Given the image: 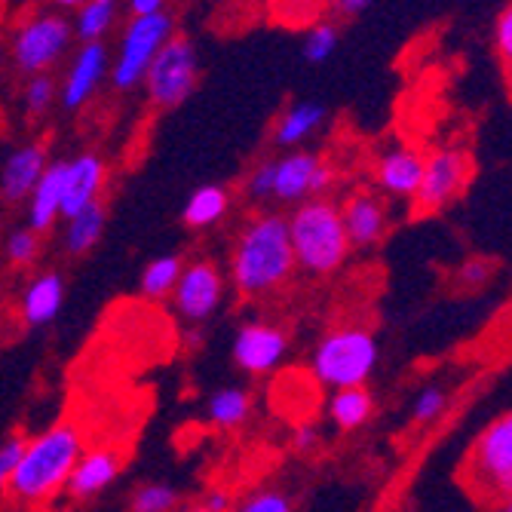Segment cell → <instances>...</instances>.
I'll return each mask as SVG.
<instances>
[{"mask_svg":"<svg viewBox=\"0 0 512 512\" xmlns=\"http://www.w3.org/2000/svg\"><path fill=\"white\" fill-rule=\"evenodd\" d=\"M62 175H65V160H56L43 169L40 181L34 184L28 203V230L31 234H46L56 218H62Z\"/></svg>","mask_w":512,"mask_h":512,"instance_id":"20","label":"cell"},{"mask_svg":"<svg viewBox=\"0 0 512 512\" xmlns=\"http://www.w3.org/2000/svg\"><path fill=\"white\" fill-rule=\"evenodd\" d=\"M289 227L279 212L252 215L230 252V279L243 298H264L283 289L295 273Z\"/></svg>","mask_w":512,"mask_h":512,"instance_id":"1","label":"cell"},{"mask_svg":"<svg viewBox=\"0 0 512 512\" xmlns=\"http://www.w3.org/2000/svg\"><path fill=\"white\" fill-rule=\"evenodd\" d=\"M56 102V80L53 74H34L25 83V111L28 114H43L50 111V105Z\"/></svg>","mask_w":512,"mask_h":512,"instance_id":"32","label":"cell"},{"mask_svg":"<svg viewBox=\"0 0 512 512\" xmlns=\"http://www.w3.org/2000/svg\"><path fill=\"white\" fill-rule=\"evenodd\" d=\"M46 166H50V157H46L43 145L31 142L16 148L0 166V197H4V203H25Z\"/></svg>","mask_w":512,"mask_h":512,"instance_id":"18","label":"cell"},{"mask_svg":"<svg viewBox=\"0 0 512 512\" xmlns=\"http://www.w3.org/2000/svg\"><path fill=\"white\" fill-rule=\"evenodd\" d=\"M252 393L249 390H240V387H224L218 393L209 396V405H206V414L209 421L221 430H237L243 427L249 417H252Z\"/></svg>","mask_w":512,"mask_h":512,"instance_id":"26","label":"cell"},{"mask_svg":"<svg viewBox=\"0 0 512 512\" xmlns=\"http://www.w3.org/2000/svg\"><path fill=\"white\" fill-rule=\"evenodd\" d=\"M270 191H273V160H264L246 178V197L249 200H270Z\"/></svg>","mask_w":512,"mask_h":512,"instance_id":"36","label":"cell"},{"mask_svg":"<svg viewBox=\"0 0 512 512\" xmlns=\"http://www.w3.org/2000/svg\"><path fill=\"white\" fill-rule=\"evenodd\" d=\"M181 267H184V258L175 255V252H172V255L154 258V261L145 267V273H142V295H145V298H154V301L169 298L172 289H175V283H178Z\"/></svg>","mask_w":512,"mask_h":512,"instance_id":"27","label":"cell"},{"mask_svg":"<svg viewBox=\"0 0 512 512\" xmlns=\"http://www.w3.org/2000/svg\"><path fill=\"white\" fill-rule=\"evenodd\" d=\"M463 276H467V283L479 286V283H485L488 270H482V261H470V264H467V270H463Z\"/></svg>","mask_w":512,"mask_h":512,"instance_id":"40","label":"cell"},{"mask_svg":"<svg viewBox=\"0 0 512 512\" xmlns=\"http://www.w3.org/2000/svg\"><path fill=\"white\" fill-rule=\"evenodd\" d=\"M230 512H295V503L286 491L279 488H261L246 494Z\"/></svg>","mask_w":512,"mask_h":512,"instance_id":"30","label":"cell"},{"mask_svg":"<svg viewBox=\"0 0 512 512\" xmlns=\"http://www.w3.org/2000/svg\"><path fill=\"white\" fill-rule=\"evenodd\" d=\"M371 414H375V396L368 387H350V390H335L329 399V417L332 424L344 433L362 430Z\"/></svg>","mask_w":512,"mask_h":512,"instance_id":"22","label":"cell"},{"mask_svg":"<svg viewBox=\"0 0 512 512\" xmlns=\"http://www.w3.org/2000/svg\"><path fill=\"white\" fill-rule=\"evenodd\" d=\"M102 234H105V203H96V206L83 209L80 215L68 218L62 246L71 258H80L99 246Z\"/></svg>","mask_w":512,"mask_h":512,"instance_id":"24","label":"cell"},{"mask_svg":"<svg viewBox=\"0 0 512 512\" xmlns=\"http://www.w3.org/2000/svg\"><path fill=\"white\" fill-rule=\"evenodd\" d=\"M4 252H7V261L13 267H28L40 255V237L31 234L28 227H19V230H13V234L7 237V249Z\"/></svg>","mask_w":512,"mask_h":512,"instance_id":"33","label":"cell"},{"mask_svg":"<svg viewBox=\"0 0 512 512\" xmlns=\"http://www.w3.org/2000/svg\"><path fill=\"white\" fill-rule=\"evenodd\" d=\"M335 169L325 163L319 154L310 151H292L273 160V191L270 200L276 203H304L316 200L332 188Z\"/></svg>","mask_w":512,"mask_h":512,"instance_id":"10","label":"cell"},{"mask_svg":"<svg viewBox=\"0 0 512 512\" xmlns=\"http://www.w3.org/2000/svg\"><path fill=\"white\" fill-rule=\"evenodd\" d=\"M494 50L500 53L503 71H509L512 65V10L503 7L500 16L494 19Z\"/></svg>","mask_w":512,"mask_h":512,"instance_id":"35","label":"cell"},{"mask_svg":"<svg viewBox=\"0 0 512 512\" xmlns=\"http://www.w3.org/2000/svg\"><path fill=\"white\" fill-rule=\"evenodd\" d=\"M108 181V163L99 154H77L65 160V175H62V218H74L83 209L102 203V191Z\"/></svg>","mask_w":512,"mask_h":512,"instance_id":"13","label":"cell"},{"mask_svg":"<svg viewBox=\"0 0 512 512\" xmlns=\"http://www.w3.org/2000/svg\"><path fill=\"white\" fill-rule=\"evenodd\" d=\"M117 13H120L117 0H86V4H77V13L71 16V31L83 43H102L114 28Z\"/></svg>","mask_w":512,"mask_h":512,"instance_id":"25","label":"cell"},{"mask_svg":"<svg viewBox=\"0 0 512 512\" xmlns=\"http://www.w3.org/2000/svg\"><path fill=\"white\" fill-rule=\"evenodd\" d=\"M83 451V433L68 421H59L40 436L28 439L22 460L16 463V473L10 479L7 497L25 506L53 500L59 491H65V482Z\"/></svg>","mask_w":512,"mask_h":512,"instance_id":"2","label":"cell"},{"mask_svg":"<svg viewBox=\"0 0 512 512\" xmlns=\"http://www.w3.org/2000/svg\"><path fill=\"white\" fill-rule=\"evenodd\" d=\"M365 10H368V0H344V4H338L341 16H356V13H365Z\"/></svg>","mask_w":512,"mask_h":512,"instance_id":"41","label":"cell"},{"mask_svg":"<svg viewBox=\"0 0 512 512\" xmlns=\"http://www.w3.org/2000/svg\"><path fill=\"white\" fill-rule=\"evenodd\" d=\"M178 491L166 482H148L132 491L129 512H175L178 509Z\"/></svg>","mask_w":512,"mask_h":512,"instance_id":"28","label":"cell"},{"mask_svg":"<svg viewBox=\"0 0 512 512\" xmlns=\"http://www.w3.org/2000/svg\"><path fill=\"white\" fill-rule=\"evenodd\" d=\"M338 212H341V224H344L350 249H371L387 237L390 215H387L384 200L375 191L350 194L344 206H338Z\"/></svg>","mask_w":512,"mask_h":512,"instance_id":"15","label":"cell"},{"mask_svg":"<svg viewBox=\"0 0 512 512\" xmlns=\"http://www.w3.org/2000/svg\"><path fill=\"white\" fill-rule=\"evenodd\" d=\"M62 304H65V276L56 270H46V273H37L25 286L19 313L25 325L43 329V325H50L62 313Z\"/></svg>","mask_w":512,"mask_h":512,"instance_id":"19","label":"cell"},{"mask_svg":"<svg viewBox=\"0 0 512 512\" xmlns=\"http://www.w3.org/2000/svg\"><path fill=\"white\" fill-rule=\"evenodd\" d=\"M200 506L209 509V512H230V509H234V500H230V494H227L224 488H209V491L203 494Z\"/></svg>","mask_w":512,"mask_h":512,"instance_id":"37","label":"cell"},{"mask_svg":"<svg viewBox=\"0 0 512 512\" xmlns=\"http://www.w3.org/2000/svg\"><path fill=\"white\" fill-rule=\"evenodd\" d=\"M289 353V335L273 322H246L234 338V362L246 375H270Z\"/></svg>","mask_w":512,"mask_h":512,"instance_id":"12","label":"cell"},{"mask_svg":"<svg viewBox=\"0 0 512 512\" xmlns=\"http://www.w3.org/2000/svg\"><path fill=\"white\" fill-rule=\"evenodd\" d=\"M375 365L378 341L365 325H341V329L325 332L310 359L313 378L329 390L365 387Z\"/></svg>","mask_w":512,"mask_h":512,"instance_id":"4","label":"cell"},{"mask_svg":"<svg viewBox=\"0 0 512 512\" xmlns=\"http://www.w3.org/2000/svg\"><path fill=\"white\" fill-rule=\"evenodd\" d=\"M28 445V436L25 433H13L0 442V497H7V488H10V479L16 473V463L22 460V451Z\"/></svg>","mask_w":512,"mask_h":512,"instance_id":"34","label":"cell"},{"mask_svg":"<svg viewBox=\"0 0 512 512\" xmlns=\"http://www.w3.org/2000/svg\"><path fill=\"white\" fill-rule=\"evenodd\" d=\"M169 298L181 319L206 322L224 298V276H221L218 264L206 261V258L184 264Z\"/></svg>","mask_w":512,"mask_h":512,"instance_id":"11","label":"cell"},{"mask_svg":"<svg viewBox=\"0 0 512 512\" xmlns=\"http://www.w3.org/2000/svg\"><path fill=\"white\" fill-rule=\"evenodd\" d=\"M175 37V16L169 10L145 19H129V25L120 34L117 53L111 59L108 77L120 92L135 89L145 80V71L151 68L154 56L163 50V43Z\"/></svg>","mask_w":512,"mask_h":512,"instance_id":"6","label":"cell"},{"mask_svg":"<svg viewBox=\"0 0 512 512\" xmlns=\"http://www.w3.org/2000/svg\"><path fill=\"white\" fill-rule=\"evenodd\" d=\"M295 448L301 451V454H310V451H316L319 448V433H316V427H310V424H304V427H298L295 430Z\"/></svg>","mask_w":512,"mask_h":512,"instance_id":"38","label":"cell"},{"mask_svg":"<svg viewBox=\"0 0 512 512\" xmlns=\"http://www.w3.org/2000/svg\"><path fill=\"white\" fill-rule=\"evenodd\" d=\"M74 31L71 16L53 10V13H37L28 22H22L13 34L10 53L19 71L25 74H50L62 62V56L71 50Z\"/></svg>","mask_w":512,"mask_h":512,"instance_id":"8","label":"cell"},{"mask_svg":"<svg viewBox=\"0 0 512 512\" xmlns=\"http://www.w3.org/2000/svg\"><path fill=\"white\" fill-rule=\"evenodd\" d=\"M463 482L485 503H509L512 494V414H500L476 436L467 460Z\"/></svg>","mask_w":512,"mask_h":512,"instance_id":"5","label":"cell"},{"mask_svg":"<svg viewBox=\"0 0 512 512\" xmlns=\"http://www.w3.org/2000/svg\"><path fill=\"white\" fill-rule=\"evenodd\" d=\"M184 512H209V509H203V506H191V509H184Z\"/></svg>","mask_w":512,"mask_h":512,"instance_id":"42","label":"cell"},{"mask_svg":"<svg viewBox=\"0 0 512 512\" xmlns=\"http://www.w3.org/2000/svg\"><path fill=\"white\" fill-rule=\"evenodd\" d=\"M142 83L148 89V102L160 111H172L188 102L200 83V59L194 43L181 34L163 43Z\"/></svg>","mask_w":512,"mask_h":512,"instance_id":"7","label":"cell"},{"mask_svg":"<svg viewBox=\"0 0 512 512\" xmlns=\"http://www.w3.org/2000/svg\"><path fill=\"white\" fill-rule=\"evenodd\" d=\"M424 163H427V154L411 145L390 148L375 163V178L381 184V191H387L390 197L411 200L417 194V184L424 178Z\"/></svg>","mask_w":512,"mask_h":512,"instance_id":"17","label":"cell"},{"mask_svg":"<svg viewBox=\"0 0 512 512\" xmlns=\"http://www.w3.org/2000/svg\"><path fill=\"white\" fill-rule=\"evenodd\" d=\"M295 267L310 276H332L350 255V243L341 224L338 203L316 197L295 206L286 218Z\"/></svg>","mask_w":512,"mask_h":512,"instance_id":"3","label":"cell"},{"mask_svg":"<svg viewBox=\"0 0 512 512\" xmlns=\"http://www.w3.org/2000/svg\"><path fill=\"white\" fill-rule=\"evenodd\" d=\"M126 10H129V16H132V19H145V16H157V13H163V10H166V4H163V0H132V4H129Z\"/></svg>","mask_w":512,"mask_h":512,"instance_id":"39","label":"cell"},{"mask_svg":"<svg viewBox=\"0 0 512 512\" xmlns=\"http://www.w3.org/2000/svg\"><path fill=\"white\" fill-rule=\"evenodd\" d=\"M448 408V393L442 387H424L421 393L414 396V405H411V421L414 424H433L445 414Z\"/></svg>","mask_w":512,"mask_h":512,"instance_id":"31","label":"cell"},{"mask_svg":"<svg viewBox=\"0 0 512 512\" xmlns=\"http://www.w3.org/2000/svg\"><path fill=\"white\" fill-rule=\"evenodd\" d=\"M476 172L473 157L463 148H442L427 154L424 178L417 184V194L411 197V209L417 215H436L448 203H454Z\"/></svg>","mask_w":512,"mask_h":512,"instance_id":"9","label":"cell"},{"mask_svg":"<svg viewBox=\"0 0 512 512\" xmlns=\"http://www.w3.org/2000/svg\"><path fill=\"white\" fill-rule=\"evenodd\" d=\"M108 68H111L108 46L105 43H83L80 50L74 53L68 71H65L62 86L56 89L59 92V102L68 111L83 108L92 99V92L99 89V83L108 77Z\"/></svg>","mask_w":512,"mask_h":512,"instance_id":"14","label":"cell"},{"mask_svg":"<svg viewBox=\"0 0 512 512\" xmlns=\"http://www.w3.org/2000/svg\"><path fill=\"white\" fill-rule=\"evenodd\" d=\"M338 28H335V22H316L310 31H307V37H304V59L307 62H313V65H322L325 59H332L335 56V50H338Z\"/></svg>","mask_w":512,"mask_h":512,"instance_id":"29","label":"cell"},{"mask_svg":"<svg viewBox=\"0 0 512 512\" xmlns=\"http://www.w3.org/2000/svg\"><path fill=\"white\" fill-rule=\"evenodd\" d=\"M123 470V451L120 448H92L83 451V457L77 460V467L71 470L68 482H65V494L71 500H92L105 494L117 476Z\"/></svg>","mask_w":512,"mask_h":512,"instance_id":"16","label":"cell"},{"mask_svg":"<svg viewBox=\"0 0 512 512\" xmlns=\"http://www.w3.org/2000/svg\"><path fill=\"white\" fill-rule=\"evenodd\" d=\"M227 212H230V191H224L221 184H203V188H197L188 197V203H184L181 221L194 230H206L218 224Z\"/></svg>","mask_w":512,"mask_h":512,"instance_id":"23","label":"cell"},{"mask_svg":"<svg viewBox=\"0 0 512 512\" xmlns=\"http://www.w3.org/2000/svg\"><path fill=\"white\" fill-rule=\"evenodd\" d=\"M325 117L329 114H325V108L319 102H310V99L292 102L273 129V142L279 148H295V145L307 142V138L325 123Z\"/></svg>","mask_w":512,"mask_h":512,"instance_id":"21","label":"cell"}]
</instances>
